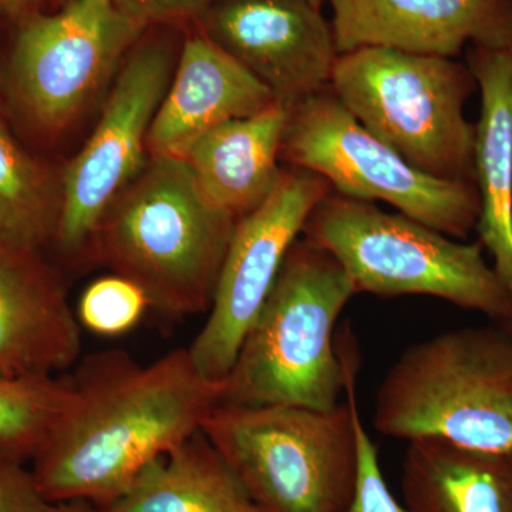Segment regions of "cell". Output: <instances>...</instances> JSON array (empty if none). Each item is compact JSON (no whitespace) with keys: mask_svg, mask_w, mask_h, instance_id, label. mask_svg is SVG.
I'll use <instances>...</instances> for the list:
<instances>
[{"mask_svg":"<svg viewBox=\"0 0 512 512\" xmlns=\"http://www.w3.org/2000/svg\"><path fill=\"white\" fill-rule=\"evenodd\" d=\"M73 386L72 406L37 451L32 474L47 503L96 507L201 431L224 392V382L201 375L188 348L147 366L114 357Z\"/></svg>","mask_w":512,"mask_h":512,"instance_id":"1","label":"cell"},{"mask_svg":"<svg viewBox=\"0 0 512 512\" xmlns=\"http://www.w3.org/2000/svg\"><path fill=\"white\" fill-rule=\"evenodd\" d=\"M237 220L215 207L181 158H150L86 251L173 315L210 311Z\"/></svg>","mask_w":512,"mask_h":512,"instance_id":"2","label":"cell"},{"mask_svg":"<svg viewBox=\"0 0 512 512\" xmlns=\"http://www.w3.org/2000/svg\"><path fill=\"white\" fill-rule=\"evenodd\" d=\"M355 295L329 252L305 238L296 241L224 380L221 404L338 407L346 357L335 328Z\"/></svg>","mask_w":512,"mask_h":512,"instance_id":"3","label":"cell"},{"mask_svg":"<svg viewBox=\"0 0 512 512\" xmlns=\"http://www.w3.org/2000/svg\"><path fill=\"white\" fill-rule=\"evenodd\" d=\"M352 346L346 402L335 409L218 404L202 424L259 512H346L352 504L359 474Z\"/></svg>","mask_w":512,"mask_h":512,"instance_id":"4","label":"cell"},{"mask_svg":"<svg viewBox=\"0 0 512 512\" xmlns=\"http://www.w3.org/2000/svg\"><path fill=\"white\" fill-rule=\"evenodd\" d=\"M373 427L409 441L436 439L474 450H512V332L448 330L409 346L376 394Z\"/></svg>","mask_w":512,"mask_h":512,"instance_id":"5","label":"cell"},{"mask_svg":"<svg viewBox=\"0 0 512 512\" xmlns=\"http://www.w3.org/2000/svg\"><path fill=\"white\" fill-rule=\"evenodd\" d=\"M303 238L342 265L357 293L382 298L427 295L461 309L512 322V293L483 245L463 244L375 202L326 195L303 228Z\"/></svg>","mask_w":512,"mask_h":512,"instance_id":"6","label":"cell"},{"mask_svg":"<svg viewBox=\"0 0 512 512\" xmlns=\"http://www.w3.org/2000/svg\"><path fill=\"white\" fill-rule=\"evenodd\" d=\"M477 82L450 57L362 47L336 60L330 92L367 131L423 173L474 184Z\"/></svg>","mask_w":512,"mask_h":512,"instance_id":"7","label":"cell"},{"mask_svg":"<svg viewBox=\"0 0 512 512\" xmlns=\"http://www.w3.org/2000/svg\"><path fill=\"white\" fill-rule=\"evenodd\" d=\"M279 160L318 174L336 194L387 202L450 238H467L480 218L476 184L413 167L367 131L330 89L293 107Z\"/></svg>","mask_w":512,"mask_h":512,"instance_id":"8","label":"cell"},{"mask_svg":"<svg viewBox=\"0 0 512 512\" xmlns=\"http://www.w3.org/2000/svg\"><path fill=\"white\" fill-rule=\"evenodd\" d=\"M177 57L165 36H141L121 62L101 119L64 168L56 242L66 255L86 251L106 212L148 160L147 137Z\"/></svg>","mask_w":512,"mask_h":512,"instance_id":"9","label":"cell"},{"mask_svg":"<svg viewBox=\"0 0 512 512\" xmlns=\"http://www.w3.org/2000/svg\"><path fill=\"white\" fill-rule=\"evenodd\" d=\"M144 35L111 0H67L30 16L16 37L10 86L25 116L46 133L69 127Z\"/></svg>","mask_w":512,"mask_h":512,"instance_id":"10","label":"cell"},{"mask_svg":"<svg viewBox=\"0 0 512 512\" xmlns=\"http://www.w3.org/2000/svg\"><path fill=\"white\" fill-rule=\"evenodd\" d=\"M330 185L312 171L281 168L274 190L235 225L207 322L188 352L202 376L224 382L289 249Z\"/></svg>","mask_w":512,"mask_h":512,"instance_id":"11","label":"cell"},{"mask_svg":"<svg viewBox=\"0 0 512 512\" xmlns=\"http://www.w3.org/2000/svg\"><path fill=\"white\" fill-rule=\"evenodd\" d=\"M200 25L291 110L329 89L339 52L332 25L309 0H218Z\"/></svg>","mask_w":512,"mask_h":512,"instance_id":"12","label":"cell"},{"mask_svg":"<svg viewBox=\"0 0 512 512\" xmlns=\"http://www.w3.org/2000/svg\"><path fill=\"white\" fill-rule=\"evenodd\" d=\"M339 55L386 47L454 59L512 45V0H329Z\"/></svg>","mask_w":512,"mask_h":512,"instance_id":"13","label":"cell"},{"mask_svg":"<svg viewBox=\"0 0 512 512\" xmlns=\"http://www.w3.org/2000/svg\"><path fill=\"white\" fill-rule=\"evenodd\" d=\"M82 352V326L39 251L0 241V376H53Z\"/></svg>","mask_w":512,"mask_h":512,"instance_id":"14","label":"cell"},{"mask_svg":"<svg viewBox=\"0 0 512 512\" xmlns=\"http://www.w3.org/2000/svg\"><path fill=\"white\" fill-rule=\"evenodd\" d=\"M278 103L256 77L210 37L185 40L147 137L150 158H183L192 144L229 120Z\"/></svg>","mask_w":512,"mask_h":512,"instance_id":"15","label":"cell"},{"mask_svg":"<svg viewBox=\"0 0 512 512\" xmlns=\"http://www.w3.org/2000/svg\"><path fill=\"white\" fill-rule=\"evenodd\" d=\"M467 66L481 92L474 141L481 204L476 229L494 271L512 293V45L471 46Z\"/></svg>","mask_w":512,"mask_h":512,"instance_id":"16","label":"cell"},{"mask_svg":"<svg viewBox=\"0 0 512 512\" xmlns=\"http://www.w3.org/2000/svg\"><path fill=\"white\" fill-rule=\"evenodd\" d=\"M289 117V107L274 103L212 128L192 144L183 160L215 207L239 221L269 197L281 174Z\"/></svg>","mask_w":512,"mask_h":512,"instance_id":"17","label":"cell"},{"mask_svg":"<svg viewBox=\"0 0 512 512\" xmlns=\"http://www.w3.org/2000/svg\"><path fill=\"white\" fill-rule=\"evenodd\" d=\"M400 488L407 512H512V450L410 441Z\"/></svg>","mask_w":512,"mask_h":512,"instance_id":"18","label":"cell"},{"mask_svg":"<svg viewBox=\"0 0 512 512\" xmlns=\"http://www.w3.org/2000/svg\"><path fill=\"white\" fill-rule=\"evenodd\" d=\"M94 512H259L202 431L150 464Z\"/></svg>","mask_w":512,"mask_h":512,"instance_id":"19","label":"cell"},{"mask_svg":"<svg viewBox=\"0 0 512 512\" xmlns=\"http://www.w3.org/2000/svg\"><path fill=\"white\" fill-rule=\"evenodd\" d=\"M62 188L0 119V241L40 251L59 224Z\"/></svg>","mask_w":512,"mask_h":512,"instance_id":"20","label":"cell"},{"mask_svg":"<svg viewBox=\"0 0 512 512\" xmlns=\"http://www.w3.org/2000/svg\"><path fill=\"white\" fill-rule=\"evenodd\" d=\"M73 400V384L53 376H0V454L35 458Z\"/></svg>","mask_w":512,"mask_h":512,"instance_id":"21","label":"cell"},{"mask_svg":"<svg viewBox=\"0 0 512 512\" xmlns=\"http://www.w3.org/2000/svg\"><path fill=\"white\" fill-rule=\"evenodd\" d=\"M150 302L133 282L119 275L104 276L87 286L80 298V326L100 336H119L134 329Z\"/></svg>","mask_w":512,"mask_h":512,"instance_id":"22","label":"cell"},{"mask_svg":"<svg viewBox=\"0 0 512 512\" xmlns=\"http://www.w3.org/2000/svg\"><path fill=\"white\" fill-rule=\"evenodd\" d=\"M357 447H359V474L355 497L346 512H407L403 504L394 497L384 480L379 453L369 433L356 416Z\"/></svg>","mask_w":512,"mask_h":512,"instance_id":"23","label":"cell"},{"mask_svg":"<svg viewBox=\"0 0 512 512\" xmlns=\"http://www.w3.org/2000/svg\"><path fill=\"white\" fill-rule=\"evenodd\" d=\"M218 0H111V5L138 29L200 23Z\"/></svg>","mask_w":512,"mask_h":512,"instance_id":"24","label":"cell"},{"mask_svg":"<svg viewBox=\"0 0 512 512\" xmlns=\"http://www.w3.org/2000/svg\"><path fill=\"white\" fill-rule=\"evenodd\" d=\"M50 504L40 494L32 471L0 454V512H46Z\"/></svg>","mask_w":512,"mask_h":512,"instance_id":"25","label":"cell"},{"mask_svg":"<svg viewBox=\"0 0 512 512\" xmlns=\"http://www.w3.org/2000/svg\"><path fill=\"white\" fill-rule=\"evenodd\" d=\"M46 512H94V507L86 501H64L50 504Z\"/></svg>","mask_w":512,"mask_h":512,"instance_id":"26","label":"cell"},{"mask_svg":"<svg viewBox=\"0 0 512 512\" xmlns=\"http://www.w3.org/2000/svg\"><path fill=\"white\" fill-rule=\"evenodd\" d=\"M40 2L43 0H0V9L20 10L30 8Z\"/></svg>","mask_w":512,"mask_h":512,"instance_id":"27","label":"cell"},{"mask_svg":"<svg viewBox=\"0 0 512 512\" xmlns=\"http://www.w3.org/2000/svg\"><path fill=\"white\" fill-rule=\"evenodd\" d=\"M309 2H312L313 5L318 6V8H322L323 3H325V0H309Z\"/></svg>","mask_w":512,"mask_h":512,"instance_id":"28","label":"cell"},{"mask_svg":"<svg viewBox=\"0 0 512 512\" xmlns=\"http://www.w3.org/2000/svg\"><path fill=\"white\" fill-rule=\"evenodd\" d=\"M507 326H508V328H510V330H511V332H512V322H508V323H507Z\"/></svg>","mask_w":512,"mask_h":512,"instance_id":"29","label":"cell"},{"mask_svg":"<svg viewBox=\"0 0 512 512\" xmlns=\"http://www.w3.org/2000/svg\"><path fill=\"white\" fill-rule=\"evenodd\" d=\"M66 2H67V0H66Z\"/></svg>","mask_w":512,"mask_h":512,"instance_id":"30","label":"cell"}]
</instances>
